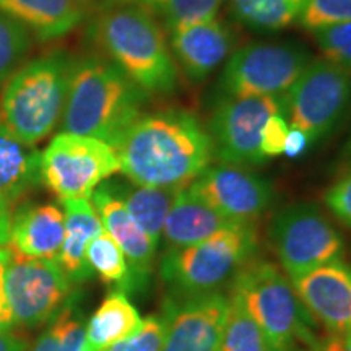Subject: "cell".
Wrapping results in <instances>:
<instances>
[{
    "instance_id": "obj_28",
    "label": "cell",
    "mask_w": 351,
    "mask_h": 351,
    "mask_svg": "<svg viewBox=\"0 0 351 351\" xmlns=\"http://www.w3.org/2000/svg\"><path fill=\"white\" fill-rule=\"evenodd\" d=\"M230 309L219 351H271L256 320L238 298L230 295Z\"/></svg>"
},
{
    "instance_id": "obj_35",
    "label": "cell",
    "mask_w": 351,
    "mask_h": 351,
    "mask_svg": "<svg viewBox=\"0 0 351 351\" xmlns=\"http://www.w3.org/2000/svg\"><path fill=\"white\" fill-rule=\"evenodd\" d=\"M288 132L289 124L287 116H283V114H276V116H271L270 119L267 121L265 127H263L261 143V152L265 160L283 155Z\"/></svg>"
},
{
    "instance_id": "obj_12",
    "label": "cell",
    "mask_w": 351,
    "mask_h": 351,
    "mask_svg": "<svg viewBox=\"0 0 351 351\" xmlns=\"http://www.w3.org/2000/svg\"><path fill=\"white\" fill-rule=\"evenodd\" d=\"M70 283L59 262L12 251L5 265V295L15 326L47 324L70 298Z\"/></svg>"
},
{
    "instance_id": "obj_16",
    "label": "cell",
    "mask_w": 351,
    "mask_h": 351,
    "mask_svg": "<svg viewBox=\"0 0 351 351\" xmlns=\"http://www.w3.org/2000/svg\"><path fill=\"white\" fill-rule=\"evenodd\" d=\"M91 204L98 212L104 231L121 245L129 265V289L143 288L152 275L156 243L132 218L122 200L103 182L91 195Z\"/></svg>"
},
{
    "instance_id": "obj_2",
    "label": "cell",
    "mask_w": 351,
    "mask_h": 351,
    "mask_svg": "<svg viewBox=\"0 0 351 351\" xmlns=\"http://www.w3.org/2000/svg\"><path fill=\"white\" fill-rule=\"evenodd\" d=\"M88 34L103 56L148 95H173L179 69L155 15L129 0H108Z\"/></svg>"
},
{
    "instance_id": "obj_19",
    "label": "cell",
    "mask_w": 351,
    "mask_h": 351,
    "mask_svg": "<svg viewBox=\"0 0 351 351\" xmlns=\"http://www.w3.org/2000/svg\"><path fill=\"white\" fill-rule=\"evenodd\" d=\"M88 0H0V13L25 26L39 43L67 36L83 23Z\"/></svg>"
},
{
    "instance_id": "obj_11",
    "label": "cell",
    "mask_w": 351,
    "mask_h": 351,
    "mask_svg": "<svg viewBox=\"0 0 351 351\" xmlns=\"http://www.w3.org/2000/svg\"><path fill=\"white\" fill-rule=\"evenodd\" d=\"M287 116V93L274 96H221L213 109L208 134L221 163H265L261 152L263 127L271 116Z\"/></svg>"
},
{
    "instance_id": "obj_1",
    "label": "cell",
    "mask_w": 351,
    "mask_h": 351,
    "mask_svg": "<svg viewBox=\"0 0 351 351\" xmlns=\"http://www.w3.org/2000/svg\"><path fill=\"white\" fill-rule=\"evenodd\" d=\"M114 150L129 181L168 189L195 181L215 155L208 130L194 112L182 108L140 114Z\"/></svg>"
},
{
    "instance_id": "obj_7",
    "label": "cell",
    "mask_w": 351,
    "mask_h": 351,
    "mask_svg": "<svg viewBox=\"0 0 351 351\" xmlns=\"http://www.w3.org/2000/svg\"><path fill=\"white\" fill-rule=\"evenodd\" d=\"M314 57L295 41L245 44L228 57L218 82L221 96L285 95Z\"/></svg>"
},
{
    "instance_id": "obj_20",
    "label": "cell",
    "mask_w": 351,
    "mask_h": 351,
    "mask_svg": "<svg viewBox=\"0 0 351 351\" xmlns=\"http://www.w3.org/2000/svg\"><path fill=\"white\" fill-rule=\"evenodd\" d=\"M60 202L65 215V236L57 262L70 283H82L93 274L86 262L88 245L104 228L98 212L88 199Z\"/></svg>"
},
{
    "instance_id": "obj_31",
    "label": "cell",
    "mask_w": 351,
    "mask_h": 351,
    "mask_svg": "<svg viewBox=\"0 0 351 351\" xmlns=\"http://www.w3.org/2000/svg\"><path fill=\"white\" fill-rule=\"evenodd\" d=\"M311 33L314 34L324 59L351 73V21L326 26Z\"/></svg>"
},
{
    "instance_id": "obj_5",
    "label": "cell",
    "mask_w": 351,
    "mask_h": 351,
    "mask_svg": "<svg viewBox=\"0 0 351 351\" xmlns=\"http://www.w3.org/2000/svg\"><path fill=\"white\" fill-rule=\"evenodd\" d=\"M230 295L243 302L271 351H293L300 343L317 346L313 333L314 319L293 283L274 263L251 258L232 278Z\"/></svg>"
},
{
    "instance_id": "obj_39",
    "label": "cell",
    "mask_w": 351,
    "mask_h": 351,
    "mask_svg": "<svg viewBox=\"0 0 351 351\" xmlns=\"http://www.w3.org/2000/svg\"><path fill=\"white\" fill-rule=\"evenodd\" d=\"M0 351H28V345L10 332H0Z\"/></svg>"
},
{
    "instance_id": "obj_14",
    "label": "cell",
    "mask_w": 351,
    "mask_h": 351,
    "mask_svg": "<svg viewBox=\"0 0 351 351\" xmlns=\"http://www.w3.org/2000/svg\"><path fill=\"white\" fill-rule=\"evenodd\" d=\"M228 309L230 298L221 291L171 304L165 314L168 332L161 351H219Z\"/></svg>"
},
{
    "instance_id": "obj_6",
    "label": "cell",
    "mask_w": 351,
    "mask_h": 351,
    "mask_svg": "<svg viewBox=\"0 0 351 351\" xmlns=\"http://www.w3.org/2000/svg\"><path fill=\"white\" fill-rule=\"evenodd\" d=\"M256 247L254 226L234 225L194 245L171 247L161 261V276L182 298L217 293L251 261Z\"/></svg>"
},
{
    "instance_id": "obj_13",
    "label": "cell",
    "mask_w": 351,
    "mask_h": 351,
    "mask_svg": "<svg viewBox=\"0 0 351 351\" xmlns=\"http://www.w3.org/2000/svg\"><path fill=\"white\" fill-rule=\"evenodd\" d=\"M187 187L215 212L238 225H252L274 199V189L265 179L238 165L208 166Z\"/></svg>"
},
{
    "instance_id": "obj_8",
    "label": "cell",
    "mask_w": 351,
    "mask_h": 351,
    "mask_svg": "<svg viewBox=\"0 0 351 351\" xmlns=\"http://www.w3.org/2000/svg\"><path fill=\"white\" fill-rule=\"evenodd\" d=\"M41 182L60 200L90 199L111 176L119 158L111 145L85 135L62 132L41 153Z\"/></svg>"
},
{
    "instance_id": "obj_9",
    "label": "cell",
    "mask_w": 351,
    "mask_h": 351,
    "mask_svg": "<svg viewBox=\"0 0 351 351\" xmlns=\"http://www.w3.org/2000/svg\"><path fill=\"white\" fill-rule=\"evenodd\" d=\"M270 243L291 280L343 256V239L317 205L295 204L275 215Z\"/></svg>"
},
{
    "instance_id": "obj_32",
    "label": "cell",
    "mask_w": 351,
    "mask_h": 351,
    "mask_svg": "<svg viewBox=\"0 0 351 351\" xmlns=\"http://www.w3.org/2000/svg\"><path fill=\"white\" fill-rule=\"evenodd\" d=\"M345 21H351V0H306L298 25L315 32Z\"/></svg>"
},
{
    "instance_id": "obj_33",
    "label": "cell",
    "mask_w": 351,
    "mask_h": 351,
    "mask_svg": "<svg viewBox=\"0 0 351 351\" xmlns=\"http://www.w3.org/2000/svg\"><path fill=\"white\" fill-rule=\"evenodd\" d=\"M166 332H168L166 319L152 315L142 320L140 327L132 335L103 351H161L165 346Z\"/></svg>"
},
{
    "instance_id": "obj_21",
    "label": "cell",
    "mask_w": 351,
    "mask_h": 351,
    "mask_svg": "<svg viewBox=\"0 0 351 351\" xmlns=\"http://www.w3.org/2000/svg\"><path fill=\"white\" fill-rule=\"evenodd\" d=\"M238 225L192 194L189 187H182L176 197L173 207L165 219V239L171 247H187L212 238L218 231Z\"/></svg>"
},
{
    "instance_id": "obj_38",
    "label": "cell",
    "mask_w": 351,
    "mask_h": 351,
    "mask_svg": "<svg viewBox=\"0 0 351 351\" xmlns=\"http://www.w3.org/2000/svg\"><path fill=\"white\" fill-rule=\"evenodd\" d=\"M12 210L5 200L0 199V249L7 247L10 243Z\"/></svg>"
},
{
    "instance_id": "obj_3",
    "label": "cell",
    "mask_w": 351,
    "mask_h": 351,
    "mask_svg": "<svg viewBox=\"0 0 351 351\" xmlns=\"http://www.w3.org/2000/svg\"><path fill=\"white\" fill-rule=\"evenodd\" d=\"M150 95L103 54L73 57L60 127L111 145L143 114Z\"/></svg>"
},
{
    "instance_id": "obj_10",
    "label": "cell",
    "mask_w": 351,
    "mask_h": 351,
    "mask_svg": "<svg viewBox=\"0 0 351 351\" xmlns=\"http://www.w3.org/2000/svg\"><path fill=\"white\" fill-rule=\"evenodd\" d=\"M350 104L351 73L317 57L287 91L289 127L304 132L315 143L339 125Z\"/></svg>"
},
{
    "instance_id": "obj_27",
    "label": "cell",
    "mask_w": 351,
    "mask_h": 351,
    "mask_svg": "<svg viewBox=\"0 0 351 351\" xmlns=\"http://www.w3.org/2000/svg\"><path fill=\"white\" fill-rule=\"evenodd\" d=\"M86 262L91 271L108 285H116L121 291L129 289V265L121 245L109 232L103 231L91 241L86 251Z\"/></svg>"
},
{
    "instance_id": "obj_34",
    "label": "cell",
    "mask_w": 351,
    "mask_h": 351,
    "mask_svg": "<svg viewBox=\"0 0 351 351\" xmlns=\"http://www.w3.org/2000/svg\"><path fill=\"white\" fill-rule=\"evenodd\" d=\"M324 200H326L327 208L343 225L351 228V171L327 189Z\"/></svg>"
},
{
    "instance_id": "obj_15",
    "label": "cell",
    "mask_w": 351,
    "mask_h": 351,
    "mask_svg": "<svg viewBox=\"0 0 351 351\" xmlns=\"http://www.w3.org/2000/svg\"><path fill=\"white\" fill-rule=\"evenodd\" d=\"M311 317L330 335L351 330V265L337 258L291 280Z\"/></svg>"
},
{
    "instance_id": "obj_22",
    "label": "cell",
    "mask_w": 351,
    "mask_h": 351,
    "mask_svg": "<svg viewBox=\"0 0 351 351\" xmlns=\"http://www.w3.org/2000/svg\"><path fill=\"white\" fill-rule=\"evenodd\" d=\"M41 153L21 142L0 122V199L19 202L41 182Z\"/></svg>"
},
{
    "instance_id": "obj_40",
    "label": "cell",
    "mask_w": 351,
    "mask_h": 351,
    "mask_svg": "<svg viewBox=\"0 0 351 351\" xmlns=\"http://www.w3.org/2000/svg\"><path fill=\"white\" fill-rule=\"evenodd\" d=\"M327 351H351V330L330 335L327 341Z\"/></svg>"
},
{
    "instance_id": "obj_37",
    "label": "cell",
    "mask_w": 351,
    "mask_h": 351,
    "mask_svg": "<svg viewBox=\"0 0 351 351\" xmlns=\"http://www.w3.org/2000/svg\"><path fill=\"white\" fill-rule=\"evenodd\" d=\"M309 145H311V140L307 138L304 132L289 127L287 142H285L283 155H287L288 158H298L301 156L307 148H309Z\"/></svg>"
},
{
    "instance_id": "obj_23",
    "label": "cell",
    "mask_w": 351,
    "mask_h": 351,
    "mask_svg": "<svg viewBox=\"0 0 351 351\" xmlns=\"http://www.w3.org/2000/svg\"><path fill=\"white\" fill-rule=\"evenodd\" d=\"M106 186L122 200L138 226L158 244L165 219L181 189L138 186L129 179L125 182H106Z\"/></svg>"
},
{
    "instance_id": "obj_41",
    "label": "cell",
    "mask_w": 351,
    "mask_h": 351,
    "mask_svg": "<svg viewBox=\"0 0 351 351\" xmlns=\"http://www.w3.org/2000/svg\"><path fill=\"white\" fill-rule=\"evenodd\" d=\"M309 351H327V350H315V348H314V350H309Z\"/></svg>"
},
{
    "instance_id": "obj_4",
    "label": "cell",
    "mask_w": 351,
    "mask_h": 351,
    "mask_svg": "<svg viewBox=\"0 0 351 351\" xmlns=\"http://www.w3.org/2000/svg\"><path fill=\"white\" fill-rule=\"evenodd\" d=\"M73 56L56 49L26 60L0 91V122L21 142L34 145L62 119Z\"/></svg>"
},
{
    "instance_id": "obj_30",
    "label": "cell",
    "mask_w": 351,
    "mask_h": 351,
    "mask_svg": "<svg viewBox=\"0 0 351 351\" xmlns=\"http://www.w3.org/2000/svg\"><path fill=\"white\" fill-rule=\"evenodd\" d=\"M33 39L25 26L0 13V88L25 64Z\"/></svg>"
},
{
    "instance_id": "obj_29",
    "label": "cell",
    "mask_w": 351,
    "mask_h": 351,
    "mask_svg": "<svg viewBox=\"0 0 351 351\" xmlns=\"http://www.w3.org/2000/svg\"><path fill=\"white\" fill-rule=\"evenodd\" d=\"M163 16L166 28H178L217 19L223 0H129Z\"/></svg>"
},
{
    "instance_id": "obj_26",
    "label": "cell",
    "mask_w": 351,
    "mask_h": 351,
    "mask_svg": "<svg viewBox=\"0 0 351 351\" xmlns=\"http://www.w3.org/2000/svg\"><path fill=\"white\" fill-rule=\"evenodd\" d=\"M29 351H91L86 340L85 317L75 301L65 302Z\"/></svg>"
},
{
    "instance_id": "obj_17",
    "label": "cell",
    "mask_w": 351,
    "mask_h": 351,
    "mask_svg": "<svg viewBox=\"0 0 351 351\" xmlns=\"http://www.w3.org/2000/svg\"><path fill=\"white\" fill-rule=\"evenodd\" d=\"M168 32L178 69L194 83L207 80L225 62L234 46V34L230 26L218 19L178 26Z\"/></svg>"
},
{
    "instance_id": "obj_25",
    "label": "cell",
    "mask_w": 351,
    "mask_h": 351,
    "mask_svg": "<svg viewBox=\"0 0 351 351\" xmlns=\"http://www.w3.org/2000/svg\"><path fill=\"white\" fill-rule=\"evenodd\" d=\"M236 20L257 33H276L298 23L306 0H226Z\"/></svg>"
},
{
    "instance_id": "obj_18",
    "label": "cell",
    "mask_w": 351,
    "mask_h": 351,
    "mask_svg": "<svg viewBox=\"0 0 351 351\" xmlns=\"http://www.w3.org/2000/svg\"><path fill=\"white\" fill-rule=\"evenodd\" d=\"M64 236V208L56 204H23L12 213L8 247L21 256L57 261Z\"/></svg>"
},
{
    "instance_id": "obj_36",
    "label": "cell",
    "mask_w": 351,
    "mask_h": 351,
    "mask_svg": "<svg viewBox=\"0 0 351 351\" xmlns=\"http://www.w3.org/2000/svg\"><path fill=\"white\" fill-rule=\"evenodd\" d=\"M8 256H10L8 245L0 249V332H10V328L15 327L5 295V265Z\"/></svg>"
},
{
    "instance_id": "obj_24",
    "label": "cell",
    "mask_w": 351,
    "mask_h": 351,
    "mask_svg": "<svg viewBox=\"0 0 351 351\" xmlns=\"http://www.w3.org/2000/svg\"><path fill=\"white\" fill-rule=\"evenodd\" d=\"M142 324L138 311L124 291H114L86 322V340L91 351H103L132 335Z\"/></svg>"
}]
</instances>
